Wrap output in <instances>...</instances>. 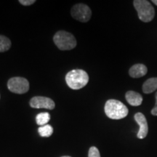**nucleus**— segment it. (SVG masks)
Here are the masks:
<instances>
[{
	"mask_svg": "<svg viewBox=\"0 0 157 157\" xmlns=\"http://www.w3.org/2000/svg\"><path fill=\"white\" fill-rule=\"evenodd\" d=\"M66 82L71 89L79 90L87 85L89 82V76L85 71L74 69L66 74Z\"/></svg>",
	"mask_w": 157,
	"mask_h": 157,
	"instance_id": "f257e3e1",
	"label": "nucleus"
},
{
	"mask_svg": "<svg viewBox=\"0 0 157 157\" xmlns=\"http://www.w3.org/2000/svg\"><path fill=\"white\" fill-rule=\"evenodd\" d=\"M105 113L111 119H121L128 114V109L124 104L117 100H109L105 104Z\"/></svg>",
	"mask_w": 157,
	"mask_h": 157,
	"instance_id": "f03ea898",
	"label": "nucleus"
},
{
	"mask_svg": "<svg viewBox=\"0 0 157 157\" xmlns=\"http://www.w3.org/2000/svg\"><path fill=\"white\" fill-rule=\"evenodd\" d=\"M53 41L60 50H73L76 46V40L73 34L65 31H59L55 34Z\"/></svg>",
	"mask_w": 157,
	"mask_h": 157,
	"instance_id": "7ed1b4c3",
	"label": "nucleus"
},
{
	"mask_svg": "<svg viewBox=\"0 0 157 157\" xmlns=\"http://www.w3.org/2000/svg\"><path fill=\"white\" fill-rule=\"evenodd\" d=\"M133 4L140 21H142L143 22L148 23L154 19L155 15L154 8L148 1L135 0Z\"/></svg>",
	"mask_w": 157,
	"mask_h": 157,
	"instance_id": "20e7f679",
	"label": "nucleus"
},
{
	"mask_svg": "<svg viewBox=\"0 0 157 157\" xmlns=\"http://www.w3.org/2000/svg\"><path fill=\"white\" fill-rule=\"evenodd\" d=\"M7 87L12 93L15 94H24L29 91V82L23 77H13L7 82Z\"/></svg>",
	"mask_w": 157,
	"mask_h": 157,
	"instance_id": "39448f33",
	"label": "nucleus"
},
{
	"mask_svg": "<svg viewBox=\"0 0 157 157\" xmlns=\"http://www.w3.org/2000/svg\"><path fill=\"white\" fill-rule=\"evenodd\" d=\"M71 16L76 21L82 23L88 22L92 16L91 9L87 5L77 4L71 8Z\"/></svg>",
	"mask_w": 157,
	"mask_h": 157,
	"instance_id": "423d86ee",
	"label": "nucleus"
},
{
	"mask_svg": "<svg viewBox=\"0 0 157 157\" xmlns=\"http://www.w3.org/2000/svg\"><path fill=\"white\" fill-rule=\"evenodd\" d=\"M29 105L34 109H46L49 110L54 109L56 104L50 98L42 96H36L32 98L29 101Z\"/></svg>",
	"mask_w": 157,
	"mask_h": 157,
	"instance_id": "0eeeda50",
	"label": "nucleus"
},
{
	"mask_svg": "<svg viewBox=\"0 0 157 157\" xmlns=\"http://www.w3.org/2000/svg\"><path fill=\"white\" fill-rule=\"evenodd\" d=\"M135 120L139 125V131L137 136L139 139H143L147 136L148 132V126L146 118L142 113H137L135 115Z\"/></svg>",
	"mask_w": 157,
	"mask_h": 157,
	"instance_id": "6e6552de",
	"label": "nucleus"
},
{
	"mask_svg": "<svg viewBox=\"0 0 157 157\" xmlns=\"http://www.w3.org/2000/svg\"><path fill=\"white\" fill-rule=\"evenodd\" d=\"M147 68L143 64H135L130 68L129 74L132 78H140L145 76L147 73Z\"/></svg>",
	"mask_w": 157,
	"mask_h": 157,
	"instance_id": "1a4fd4ad",
	"label": "nucleus"
},
{
	"mask_svg": "<svg viewBox=\"0 0 157 157\" xmlns=\"http://www.w3.org/2000/svg\"><path fill=\"white\" fill-rule=\"evenodd\" d=\"M125 97L128 103L132 106H139L143 102L142 95L135 91H128Z\"/></svg>",
	"mask_w": 157,
	"mask_h": 157,
	"instance_id": "9d476101",
	"label": "nucleus"
},
{
	"mask_svg": "<svg viewBox=\"0 0 157 157\" xmlns=\"http://www.w3.org/2000/svg\"><path fill=\"white\" fill-rule=\"evenodd\" d=\"M157 90V78H148L143 85V92L146 94L151 93Z\"/></svg>",
	"mask_w": 157,
	"mask_h": 157,
	"instance_id": "9b49d317",
	"label": "nucleus"
},
{
	"mask_svg": "<svg viewBox=\"0 0 157 157\" xmlns=\"http://www.w3.org/2000/svg\"><path fill=\"white\" fill-rule=\"evenodd\" d=\"M50 120V115L48 112L40 113L36 115V121L38 125H40L41 127L44 126L49 122Z\"/></svg>",
	"mask_w": 157,
	"mask_h": 157,
	"instance_id": "f8f14e48",
	"label": "nucleus"
},
{
	"mask_svg": "<svg viewBox=\"0 0 157 157\" xmlns=\"http://www.w3.org/2000/svg\"><path fill=\"white\" fill-rule=\"evenodd\" d=\"M11 48V41L7 36L0 35V52H6Z\"/></svg>",
	"mask_w": 157,
	"mask_h": 157,
	"instance_id": "ddd939ff",
	"label": "nucleus"
},
{
	"mask_svg": "<svg viewBox=\"0 0 157 157\" xmlns=\"http://www.w3.org/2000/svg\"><path fill=\"white\" fill-rule=\"evenodd\" d=\"M38 132L41 137H50L52 133H53V128L50 125L46 124L44 126L39 127L38 129Z\"/></svg>",
	"mask_w": 157,
	"mask_h": 157,
	"instance_id": "4468645a",
	"label": "nucleus"
},
{
	"mask_svg": "<svg viewBox=\"0 0 157 157\" xmlns=\"http://www.w3.org/2000/svg\"><path fill=\"white\" fill-rule=\"evenodd\" d=\"M88 157H101L99 150L95 146L91 147V148L89 149Z\"/></svg>",
	"mask_w": 157,
	"mask_h": 157,
	"instance_id": "2eb2a0df",
	"label": "nucleus"
},
{
	"mask_svg": "<svg viewBox=\"0 0 157 157\" xmlns=\"http://www.w3.org/2000/svg\"><path fill=\"white\" fill-rule=\"evenodd\" d=\"M19 2L22 5L29 6L36 2V1H35V0H20Z\"/></svg>",
	"mask_w": 157,
	"mask_h": 157,
	"instance_id": "dca6fc26",
	"label": "nucleus"
},
{
	"mask_svg": "<svg viewBox=\"0 0 157 157\" xmlns=\"http://www.w3.org/2000/svg\"><path fill=\"white\" fill-rule=\"evenodd\" d=\"M155 96H156V104H155V106L154 107V109H152L151 113L154 116H157V92Z\"/></svg>",
	"mask_w": 157,
	"mask_h": 157,
	"instance_id": "f3484780",
	"label": "nucleus"
},
{
	"mask_svg": "<svg viewBox=\"0 0 157 157\" xmlns=\"http://www.w3.org/2000/svg\"><path fill=\"white\" fill-rule=\"evenodd\" d=\"M152 2H153V3H154L155 5H157V0H153Z\"/></svg>",
	"mask_w": 157,
	"mask_h": 157,
	"instance_id": "a211bd4d",
	"label": "nucleus"
},
{
	"mask_svg": "<svg viewBox=\"0 0 157 157\" xmlns=\"http://www.w3.org/2000/svg\"><path fill=\"white\" fill-rule=\"evenodd\" d=\"M61 157H71V156H61Z\"/></svg>",
	"mask_w": 157,
	"mask_h": 157,
	"instance_id": "6ab92c4d",
	"label": "nucleus"
}]
</instances>
